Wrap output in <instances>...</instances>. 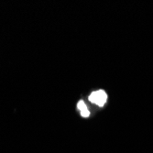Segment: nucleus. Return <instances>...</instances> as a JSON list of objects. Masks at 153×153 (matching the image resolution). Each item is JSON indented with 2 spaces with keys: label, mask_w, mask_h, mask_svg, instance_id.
Returning a JSON list of instances; mask_svg holds the SVG:
<instances>
[{
  "label": "nucleus",
  "mask_w": 153,
  "mask_h": 153,
  "mask_svg": "<svg viewBox=\"0 0 153 153\" xmlns=\"http://www.w3.org/2000/svg\"><path fill=\"white\" fill-rule=\"evenodd\" d=\"M89 115H90V112H89L88 109L87 110H85V111H82V112H81V116L82 117H88Z\"/></svg>",
  "instance_id": "3"
},
{
  "label": "nucleus",
  "mask_w": 153,
  "mask_h": 153,
  "mask_svg": "<svg viewBox=\"0 0 153 153\" xmlns=\"http://www.w3.org/2000/svg\"><path fill=\"white\" fill-rule=\"evenodd\" d=\"M89 100L94 103V104H96L97 105L99 106H103L106 100H107V95L105 94V91L103 90H99V91H95V92H93L90 96H89Z\"/></svg>",
  "instance_id": "1"
},
{
  "label": "nucleus",
  "mask_w": 153,
  "mask_h": 153,
  "mask_svg": "<svg viewBox=\"0 0 153 153\" xmlns=\"http://www.w3.org/2000/svg\"><path fill=\"white\" fill-rule=\"evenodd\" d=\"M77 107H78V109L81 111H85V110H87L88 108H87V106L85 105V104L83 103V101H80V102H78V104H77Z\"/></svg>",
  "instance_id": "2"
}]
</instances>
